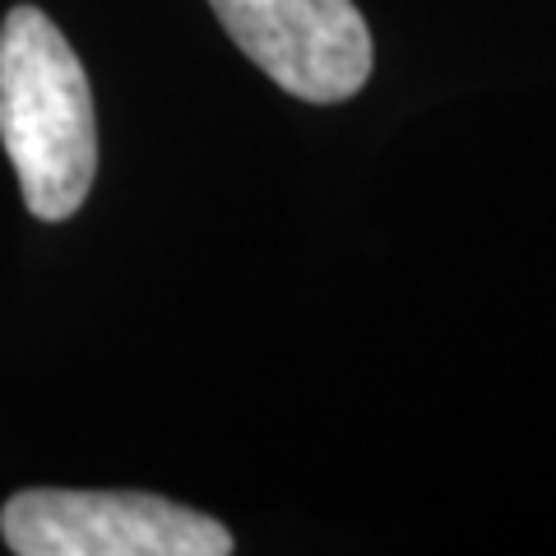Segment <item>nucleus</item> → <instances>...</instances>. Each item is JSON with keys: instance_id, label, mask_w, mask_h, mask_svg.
<instances>
[{"instance_id": "nucleus-2", "label": "nucleus", "mask_w": 556, "mask_h": 556, "mask_svg": "<svg viewBox=\"0 0 556 556\" xmlns=\"http://www.w3.org/2000/svg\"><path fill=\"white\" fill-rule=\"evenodd\" d=\"M0 533L20 556H228L232 533L149 492L33 486L5 501Z\"/></svg>"}, {"instance_id": "nucleus-1", "label": "nucleus", "mask_w": 556, "mask_h": 556, "mask_svg": "<svg viewBox=\"0 0 556 556\" xmlns=\"http://www.w3.org/2000/svg\"><path fill=\"white\" fill-rule=\"evenodd\" d=\"M0 144L28 214L61 223L89 200L98 172L89 75L33 5H14L0 24Z\"/></svg>"}, {"instance_id": "nucleus-3", "label": "nucleus", "mask_w": 556, "mask_h": 556, "mask_svg": "<svg viewBox=\"0 0 556 556\" xmlns=\"http://www.w3.org/2000/svg\"><path fill=\"white\" fill-rule=\"evenodd\" d=\"M223 33L306 102H343L371 75V28L353 0H208Z\"/></svg>"}]
</instances>
